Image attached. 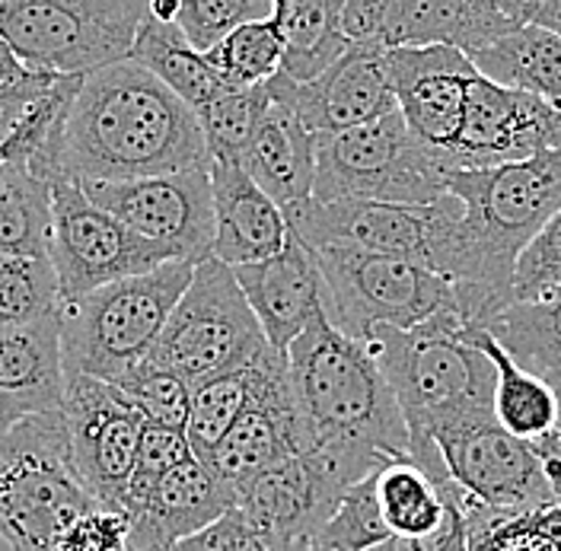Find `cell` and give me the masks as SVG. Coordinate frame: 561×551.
<instances>
[{"mask_svg": "<svg viewBox=\"0 0 561 551\" xmlns=\"http://www.w3.org/2000/svg\"><path fill=\"white\" fill-rule=\"evenodd\" d=\"M278 347H265L259 351L252 360H245L233 370H224L217 377L205 379L198 386H192V412L185 424V437L192 444V452L198 459H208L210 449L224 440V434L237 424V417L249 409L262 374L272 360Z\"/></svg>", "mask_w": 561, "mask_h": 551, "instance_id": "obj_33", "label": "cell"}, {"mask_svg": "<svg viewBox=\"0 0 561 551\" xmlns=\"http://www.w3.org/2000/svg\"><path fill=\"white\" fill-rule=\"evenodd\" d=\"M304 452L357 484L409 452V427L370 347L316 315L287 347Z\"/></svg>", "mask_w": 561, "mask_h": 551, "instance_id": "obj_2", "label": "cell"}, {"mask_svg": "<svg viewBox=\"0 0 561 551\" xmlns=\"http://www.w3.org/2000/svg\"><path fill=\"white\" fill-rule=\"evenodd\" d=\"M297 452H304V431L287 377V351H275L249 409L224 434V440L210 449L205 462L240 487Z\"/></svg>", "mask_w": 561, "mask_h": 551, "instance_id": "obj_20", "label": "cell"}, {"mask_svg": "<svg viewBox=\"0 0 561 551\" xmlns=\"http://www.w3.org/2000/svg\"><path fill=\"white\" fill-rule=\"evenodd\" d=\"M469 551H561V507L489 519L469 529Z\"/></svg>", "mask_w": 561, "mask_h": 551, "instance_id": "obj_39", "label": "cell"}, {"mask_svg": "<svg viewBox=\"0 0 561 551\" xmlns=\"http://www.w3.org/2000/svg\"><path fill=\"white\" fill-rule=\"evenodd\" d=\"M529 444H533V449H536L539 469H542L546 482H549L552 494H556V504L561 507V424L559 427H552L549 434H542V437L529 440Z\"/></svg>", "mask_w": 561, "mask_h": 551, "instance_id": "obj_48", "label": "cell"}, {"mask_svg": "<svg viewBox=\"0 0 561 551\" xmlns=\"http://www.w3.org/2000/svg\"><path fill=\"white\" fill-rule=\"evenodd\" d=\"M268 108L245 147L243 167L262 192H268L280 207L313 195L316 182V135L300 122V115L268 90Z\"/></svg>", "mask_w": 561, "mask_h": 551, "instance_id": "obj_25", "label": "cell"}, {"mask_svg": "<svg viewBox=\"0 0 561 551\" xmlns=\"http://www.w3.org/2000/svg\"><path fill=\"white\" fill-rule=\"evenodd\" d=\"M233 275L240 280L268 345L278 351H287L316 315H325L329 290L316 252L294 233L278 255L252 265H237Z\"/></svg>", "mask_w": 561, "mask_h": 551, "instance_id": "obj_21", "label": "cell"}, {"mask_svg": "<svg viewBox=\"0 0 561 551\" xmlns=\"http://www.w3.org/2000/svg\"><path fill=\"white\" fill-rule=\"evenodd\" d=\"M542 150H561V108L476 73L466 96L462 131L450 157V173L517 163Z\"/></svg>", "mask_w": 561, "mask_h": 551, "instance_id": "obj_16", "label": "cell"}, {"mask_svg": "<svg viewBox=\"0 0 561 551\" xmlns=\"http://www.w3.org/2000/svg\"><path fill=\"white\" fill-rule=\"evenodd\" d=\"M3 160H16V147H13L10 140H7V144L0 147V163H3Z\"/></svg>", "mask_w": 561, "mask_h": 551, "instance_id": "obj_52", "label": "cell"}, {"mask_svg": "<svg viewBox=\"0 0 561 551\" xmlns=\"http://www.w3.org/2000/svg\"><path fill=\"white\" fill-rule=\"evenodd\" d=\"M83 192L128 223L135 233L160 242L179 262H205L214 249L210 167L140 175L122 182H80Z\"/></svg>", "mask_w": 561, "mask_h": 551, "instance_id": "obj_14", "label": "cell"}, {"mask_svg": "<svg viewBox=\"0 0 561 551\" xmlns=\"http://www.w3.org/2000/svg\"><path fill=\"white\" fill-rule=\"evenodd\" d=\"M374 551H469V519L462 510V497L456 501L447 523L427 536H392Z\"/></svg>", "mask_w": 561, "mask_h": 551, "instance_id": "obj_46", "label": "cell"}, {"mask_svg": "<svg viewBox=\"0 0 561 551\" xmlns=\"http://www.w3.org/2000/svg\"><path fill=\"white\" fill-rule=\"evenodd\" d=\"M65 307V303H61ZM65 351H61V310L26 325L0 329V389L33 399L51 412L65 402Z\"/></svg>", "mask_w": 561, "mask_h": 551, "instance_id": "obj_26", "label": "cell"}, {"mask_svg": "<svg viewBox=\"0 0 561 551\" xmlns=\"http://www.w3.org/2000/svg\"><path fill=\"white\" fill-rule=\"evenodd\" d=\"M157 551H307L300 546H287L275 536L255 529L240 510H230L224 519H217L214 526L173 542V546H163Z\"/></svg>", "mask_w": 561, "mask_h": 551, "instance_id": "obj_44", "label": "cell"}, {"mask_svg": "<svg viewBox=\"0 0 561 551\" xmlns=\"http://www.w3.org/2000/svg\"><path fill=\"white\" fill-rule=\"evenodd\" d=\"M313 252L329 290L325 315L357 342H367L377 325L415 329L437 312L456 310L454 284L415 262L357 245H322Z\"/></svg>", "mask_w": 561, "mask_h": 551, "instance_id": "obj_10", "label": "cell"}, {"mask_svg": "<svg viewBox=\"0 0 561 551\" xmlns=\"http://www.w3.org/2000/svg\"><path fill=\"white\" fill-rule=\"evenodd\" d=\"M462 315L444 310L415 329L377 325L364 345L377 357L409 427V444L494 417V364L462 338Z\"/></svg>", "mask_w": 561, "mask_h": 551, "instance_id": "obj_4", "label": "cell"}, {"mask_svg": "<svg viewBox=\"0 0 561 551\" xmlns=\"http://www.w3.org/2000/svg\"><path fill=\"white\" fill-rule=\"evenodd\" d=\"M450 170L392 108L357 128L316 135L313 202L431 205L447 195Z\"/></svg>", "mask_w": 561, "mask_h": 551, "instance_id": "obj_8", "label": "cell"}, {"mask_svg": "<svg viewBox=\"0 0 561 551\" xmlns=\"http://www.w3.org/2000/svg\"><path fill=\"white\" fill-rule=\"evenodd\" d=\"M348 484L342 482L313 452L287 456L284 462L259 472L237 487L243 514L255 529L287 546L307 549L325 519L335 514Z\"/></svg>", "mask_w": 561, "mask_h": 551, "instance_id": "obj_19", "label": "cell"}, {"mask_svg": "<svg viewBox=\"0 0 561 551\" xmlns=\"http://www.w3.org/2000/svg\"><path fill=\"white\" fill-rule=\"evenodd\" d=\"M51 265L58 272L61 300H77L122 277L153 272L179 262L160 242L135 233L115 214L100 207L80 182L51 175Z\"/></svg>", "mask_w": 561, "mask_h": 551, "instance_id": "obj_12", "label": "cell"}, {"mask_svg": "<svg viewBox=\"0 0 561 551\" xmlns=\"http://www.w3.org/2000/svg\"><path fill=\"white\" fill-rule=\"evenodd\" d=\"M268 90L290 103L313 135L357 128L399 108L386 73V48L367 42H351L329 68L304 83L280 70L268 80Z\"/></svg>", "mask_w": 561, "mask_h": 551, "instance_id": "obj_18", "label": "cell"}, {"mask_svg": "<svg viewBox=\"0 0 561 551\" xmlns=\"http://www.w3.org/2000/svg\"><path fill=\"white\" fill-rule=\"evenodd\" d=\"M112 386H118L125 392V399L150 424L185 431L188 412H192V382L179 377L175 370L147 357L138 367H131L128 374H122Z\"/></svg>", "mask_w": 561, "mask_h": 551, "instance_id": "obj_38", "label": "cell"}, {"mask_svg": "<svg viewBox=\"0 0 561 551\" xmlns=\"http://www.w3.org/2000/svg\"><path fill=\"white\" fill-rule=\"evenodd\" d=\"M348 0H275L272 20L284 38V73L290 80H313L345 48L342 13Z\"/></svg>", "mask_w": 561, "mask_h": 551, "instance_id": "obj_30", "label": "cell"}, {"mask_svg": "<svg viewBox=\"0 0 561 551\" xmlns=\"http://www.w3.org/2000/svg\"><path fill=\"white\" fill-rule=\"evenodd\" d=\"M61 73L51 70H35L33 77L16 80V83H0V147L13 138L51 93L55 80Z\"/></svg>", "mask_w": 561, "mask_h": 551, "instance_id": "obj_45", "label": "cell"}, {"mask_svg": "<svg viewBox=\"0 0 561 551\" xmlns=\"http://www.w3.org/2000/svg\"><path fill=\"white\" fill-rule=\"evenodd\" d=\"M35 68L30 65H23L13 51H10V45L0 38V83H16V80H26V77H33Z\"/></svg>", "mask_w": 561, "mask_h": 551, "instance_id": "obj_50", "label": "cell"}, {"mask_svg": "<svg viewBox=\"0 0 561 551\" xmlns=\"http://www.w3.org/2000/svg\"><path fill=\"white\" fill-rule=\"evenodd\" d=\"M514 26H539L561 35V0H497Z\"/></svg>", "mask_w": 561, "mask_h": 551, "instance_id": "obj_47", "label": "cell"}, {"mask_svg": "<svg viewBox=\"0 0 561 551\" xmlns=\"http://www.w3.org/2000/svg\"><path fill=\"white\" fill-rule=\"evenodd\" d=\"M61 303L51 255H0V329L51 315Z\"/></svg>", "mask_w": 561, "mask_h": 551, "instance_id": "obj_35", "label": "cell"}, {"mask_svg": "<svg viewBox=\"0 0 561 551\" xmlns=\"http://www.w3.org/2000/svg\"><path fill=\"white\" fill-rule=\"evenodd\" d=\"M511 30L514 23L504 16L497 0H380L377 45H447L472 58Z\"/></svg>", "mask_w": 561, "mask_h": 551, "instance_id": "obj_24", "label": "cell"}, {"mask_svg": "<svg viewBox=\"0 0 561 551\" xmlns=\"http://www.w3.org/2000/svg\"><path fill=\"white\" fill-rule=\"evenodd\" d=\"M265 347L268 338L233 268L210 255L195 265V275L150 351V360L198 386L252 360Z\"/></svg>", "mask_w": 561, "mask_h": 551, "instance_id": "obj_11", "label": "cell"}, {"mask_svg": "<svg viewBox=\"0 0 561 551\" xmlns=\"http://www.w3.org/2000/svg\"><path fill=\"white\" fill-rule=\"evenodd\" d=\"M287 227L310 249L357 245L431 268L450 284L469 280L466 207L447 192L431 205L392 202H294L284 207Z\"/></svg>", "mask_w": 561, "mask_h": 551, "instance_id": "obj_5", "label": "cell"}, {"mask_svg": "<svg viewBox=\"0 0 561 551\" xmlns=\"http://www.w3.org/2000/svg\"><path fill=\"white\" fill-rule=\"evenodd\" d=\"M447 192L466 207L469 280L454 284L466 325L489 329L514 303V268L524 245L561 210V150L489 170H454Z\"/></svg>", "mask_w": 561, "mask_h": 551, "instance_id": "obj_3", "label": "cell"}, {"mask_svg": "<svg viewBox=\"0 0 561 551\" xmlns=\"http://www.w3.org/2000/svg\"><path fill=\"white\" fill-rule=\"evenodd\" d=\"M482 77L514 87L561 108V35L539 26H514L472 55Z\"/></svg>", "mask_w": 561, "mask_h": 551, "instance_id": "obj_28", "label": "cell"}, {"mask_svg": "<svg viewBox=\"0 0 561 551\" xmlns=\"http://www.w3.org/2000/svg\"><path fill=\"white\" fill-rule=\"evenodd\" d=\"M275 10V0H182L179 10V30L198 48L208 51L227 33L252 20H268Z\"/></svg>", "mask_w": 561, "mask_h": 551, "instance_id": "obj_40", "label": "cell"}, {"mask_svg": "<svg viewBox=\"0 0 561 551\" xmlns=\"http://www.w3.org/2000/svg\"><path fill=\"white\" fill-rule=\"evenodd\" d=\"M268 83L262 87H237L227 83L214 100L195 108L205 144H208L210 163H240L249 140L259 128L262 112L268 108Z\"/></svg>", "mask_w": 561, "mask_h": 551, "instance_id": "obj_34", "label": "cell"}, {"mask_svg": "<svg viewBox=\"0 0 561 551\" xmlns=\"http://www.w3.org/2000/svg\"><path fill=\"white\" fill-rule=\"evenodd\" d=\"M147 0H7L0 38L35 70L90 73L131 55Z\"/></svg>", "mask_w": 561, "mask_h": 551, "instance_id": "obj_9", "label": "cell"}, {"mask_svg": "<svg viewBox=\"0 0 561 551\" xmlns=\"http://www.w3.org/2000/svg\"><path fill=\"white\" fill-rule=\"evenodd\" d=\"M128 58L150 70L157 80H163L192 108H202L227 87L220 70L210 65L205 51H198L185 38L179 23H160L153 16H144Z\"/></svg>", "mask_w": 561, "mask_h": 551, "instance_id": "obj_29", "label": "cell"}, {"mask_svg": "<svg viewBox=\"0 0 561 551\" xmlns=\"http://www.w3.org/2000/svg\"><path fill=\"white\" fill-rule=\"evenodd\" d=\"M561 287V210L526 242L514 268V303Z\"/></svg>", "mask_w": 561, "mask_h": 551, "instance_id": "obj_43", "label": "cell"}, {"mask_svg": "<svg viewBox=\"0 0 561 551\" xmlns=\"http://www.w3.org/2000/svg\"><path fill=\"white\" fill-rule=\"evenodd\" d=\"M179 10H182V0H147V16L160 23H175Z\"/></svg>", "mask_w": 561, "mask_h": 551, "instance_id": "obj_51", "label": "cell"}, {"mask_svg": "<svg viewBox=\"0 0 561 551\" xmlns=\"http://www.w3.org/2000/svg\"><path fill=\"white\" fill-rule=\"evenodd\" d=\"M192 452V444L185 437V431H175V427H163V424H144V434H140L138 459H135V469H131V479L125 487V497H122V510H135L140 501L153 491V484L160 482L167 472H173L179 462H185Z\"/></svg>", "mask_w": 561, "mask_h": 551, "instance_id": "obj_41", "label": "cell"}, {"mask_svg": "<svg viewBox=\"0 0 561 551\" xmlns=\"http://www.w3.org/2000/svg\"><path fill=\"white\" fill-rule=\"evenodd\" d=\"M392 539L386 529L380 504H377V479L374 472L357 484H351L345 497L339 501L335 514L316 532L307 549L316 551H374Z\"/></svg>", "mask_w": 561, "mask_h": 551, "instance_id": "obj_37", "label": "cell"}, {"mask_svg": "<svg viewBox=\"0 0 561 551\" xmlns=\"http://www.w3.org/2000/svg\"><path fill=\"white\" fill-rule=\"evenodd\" d=\"M462 338L482 347L494 364V417L504 431L520 440H536L559 427L561 399L546 379L520 367L489 329L462 325Z\"/></svg>", "mask_w": 561, "mask_h": 551, "instance_id": "obj_27", "label": "cell"}, {"mask_svg": "<svg viewBox=\"0 0 561 551\" xmlns=\"http://www.w3.org/2000/svg\"><path fill=\"white\" fill-rule=\"evenodd\" d=\"M30 167L45 179L122 182L210 167V157L198 112L138 61L122 58L80 77Z\"/></svg>", "mask_w": 561, "mask_h": 551, "instance_id": "obj_1", "label": "cell"}, {"mask_svg": "<svg viewBox=\"0 0 561 551\" xmlns=\"http://www.w3.org/2000/svg\"><path fill=\"white\" fill-rule=\"evenodd\" d=\"M237 484L227 482L205 459L188 456L153 484L135 510H128V519L138 549L157 551L208 529L237 510Z\"/></svg>", "mask_w": 561, "mask_h": 551, "instance_id": "obj_22", "label": "cell"}, {"mask_svg": "<svg viewBox=\"0 0 561 551\" xmlns=\"http://www.w3.org/2000/svg\"><path fill=\"white\" fill-rule=\"evenodd\" d=\"M100 504L70 459L61 409L26 414L0 431V539L13 551H45L51 539Z\"/></svg>", "mask_w": 561, "mask_h": 551, "instance_id": "obj_7", "label": "cell"}, {"mask_svg": "<svg viewBox=\"0 0 561 551\" xmlns=\"http://www.w3.org/2000/svg\"><path fill=\"white\" fill-rule=\"evenodd\" d=\"M61 414L68 424L70 459L87 491L105 507L122 510L147 417L118 386L83 374L65 379Z\"/></svg>", "mask_w": 561, "mask_h": 551, "instance_id": "obj_15", "label": "cell"}, {"mask_svg": "<svg viewBox=\"0 0 561 551\" xmlns=\"http://www.w3.org/2000/svg\"><path fill=\"white\" fill-rule=\"evenodd\" d=\"M208 61L220 70L227 83L237 87H262L284 68V38L275 20H252L227 33L217 45H210Z\"/></svg>", "mask_w": 561, "mask_h": 551, "instance_id": "obj_36", "label": "cell"}, {"mask_svg": "<svg viewBox=\"0 0 561 551\" xmlns=\"http://www.w3.org/2000/svg\"><path fill=\"white\" fill-rule=\"evenodd\" d=\"M214 249L224 265H252L278 255L290 240L284 207L255 185L240 163H210Z\"/></svg>", "mask_w": 561, "mask_h": 551, "instance_id": "obj_23", "label": "cell"}, {"mask_svg": "<svg viewBox=\"0 0 561 551\" xmlns=\"http://www.w3.org/2000/svg\"><path fill=\"white\" fill-rule=\"evenodd\" d=\"M45 551H140L125 510L93 504L73 517Z\"/></svg>", "mask_w": 561, "mask_h": 551, "instance_id": "obj_42", "label": "cell"}, {"mask_svg": "<svg viewBox=\"0 0 561 551\" xmlns=\"http://www.w3.org/2000/svg\"><path fill=\"white\" fill-rule=\"evenodd\" d=\"M51 182L26 160L0 163V255H48Z\"/></svg>", "mask_w": 561, "mask_h": 551, "instance_id": "obj_32", "label": "cell"}, {"mask_svg": "<svg viewBox=\"0 0 561 551\" xmlns=\"http://www.w3.org/2000/svg\"><path fill=\"white\" fill-rule=\"evenodd\" d=\"M3 3H7V0H0V7H3Z\"/></svg>", "mask_w": 561, "mask_h": 551, "instance_id": "obj_53", "label": "cell"}, {"mask_svg": "<svg viewBox=\"0 0 561 551\" xmlns=\"http://www.w3.org/2000/svg\"><path fill=\"white\" fill-rule=\"evenodd\" d=\"M307 551H316V549H307Z\"/></svg>", "mask_w": 561, "mask_h": 551, "instance_id": "obj_54", "label": "cell"}, {"mask_svg": "<svg viewBox=\"0 0 561 551\" xmlns=\"http://www.w3.org/2000/svg\"><path fill=\"white\" fill-rule=\"evenodd\" d=\"M35 412H45V409H38L33 399H23V395H13V392L0 389V431L13 427L16 421H23L26 414Z\"/></svg>", "mask_w": 561, "mask_h": 551, "instance_id": "obj_49", "label": "cell"}, {"mask_svg": "<svg viewBox=\"0 0 561 551\" xmlns=\"http://www.w3.org/2000/svg\"><path fill=\"white\" fill-rule=\"evenodd\" d=\"M489 332L520 367L546 379L561 399V287L536 300L511 303L497 312Z\"/></svg>", "mask_w": 561, "mask_h": 551, "instance_id": "obj_31", "label": "cell"}, {"mask_svg": "<svg viewBox=\"0 0 561 551\" xmlns=\"http://www.w3.org/2000/svg\"><path fill=\"white\" fill-rule=\"evenodd\" d=\"M386 73L412 135L450 170L469 83L479 73L472 58L447 45L386 48Z\"/></svg>", "mask_w": 561, "mask_h": 551, "instance_id": "obj_17", "label": "cell"}, {"mask_svg": "<svg viewBox=\"0 0 561 551\" xmlns=\"http://www.w3.org/2000/svg\"><path fill=\"white\" fill-rule=\"evenodd\" d=\"M192 275L195 262H167L68 300L61 307L65 374L115 382L147 360Z\"/></svg>", "mask_w": 561, "mask_h": 551, "instance_id": "obj_6", "label": "cell"}, {"mask_svg": "<svg viewBox=\"0 0 561 551\" xmlns=\"http://www.w3.org/2000/svg\"><path fill=\"white\" fill-rule=\"evenodd\" d=\"M434 444L440 447L444 462L462 491L466 519L472 526L494 517L556 507V494L539 469L533 444L504 431L497 417L450 431Z\"/></svg>", "mask_w": 561, "mask_h": 551, "instance_id": "obj_13", "label": "cell"}]
</instances>
